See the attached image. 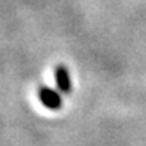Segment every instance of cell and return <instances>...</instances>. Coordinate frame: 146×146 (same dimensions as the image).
Segmentation results:
<instances>
[{
    "label": "cell",
    "instance_id": "6da1fadb",
    "mask_svg": "<svg viewBox=\"0 0 146 146\" xmlns=\"http://www.w3.org/2000/svg\"><path fill=\"white\" fill-rule=\"evenodd\" d=\"M39 98H40V102L43 103L45 108H49V109L61 108V96L54 90L42 88L40 92H39Z\"/></svg>",
    "mask_w": 146,
    "mask_h": 146
},
{
    "label": "cell",
    "instance_id": "7a4b0ae2",
    "mask_svg": "<svg viewBox=\"0 0 146 146\" xmlns=\"http://www.w3.org/2000/svg\"><path fill=\"white\" fill-rule=\"evenodd\" d=\"M55 81L58 88L63 92H69L70 91V79H69V73L66 70L64 66H58L55 70Z\"/></svg>",
    "mask_w": 146,
    "mask_h": 146
}]
</instances>
